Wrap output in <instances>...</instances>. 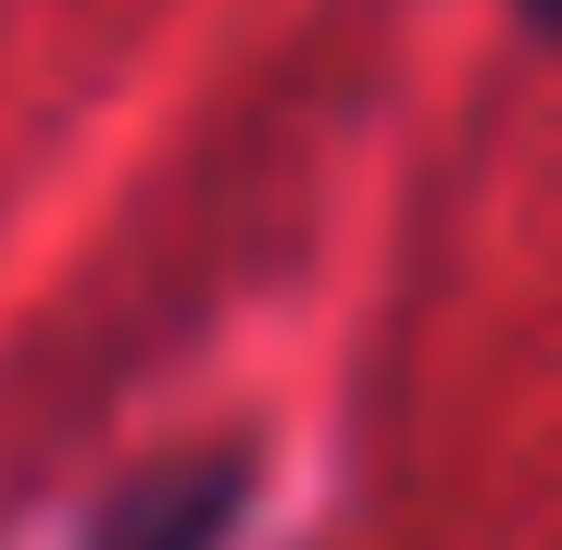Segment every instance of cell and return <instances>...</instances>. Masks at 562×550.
<instances>
[{
	"label": "cell",
	"instance_id": "6da1fadb",
	"mask_svg": "<svg viewBox=\"0 0 562 550\" xmlns=\"http://www.w3.org/2000/svg\"><path fill=\"white\" fill-rule=\"evenodd\" d=\"M250 513V450H176V463L125 475L76 526V550H225Z\"/></svg>",
	"mask_w": 562,
	"mask_h": 550
},
{
	"label": "cell",
	"instance_id": "7a4b0ae2",
	"mask_svg": "<svg viewBox=\"0 0 562 550\" xmlns=\"http://www.w3.org/2000/svg\"><path fill=\"white\" fill-rule=\"evenodd\" d=\"M513 13H525V25H538V38L562 50V0H513Z\"/></svg>",
	"mask_w": 562,
	"mask_h": 550
}]
</instances>
